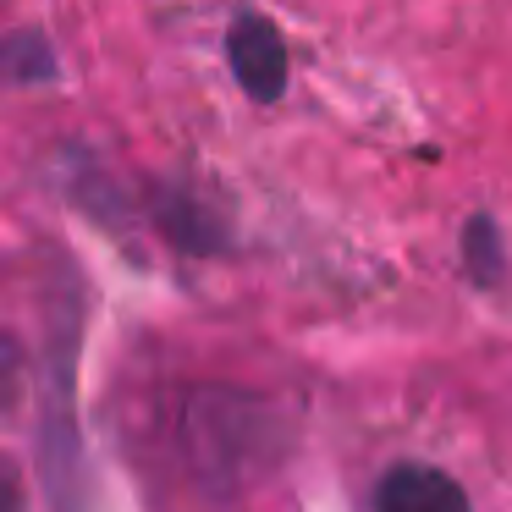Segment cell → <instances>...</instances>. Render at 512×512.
<instances>
[{"label":"cell","instance_id":"obj_4","mask_svg":"<svg viewBox=\"0 0 512 512\" xmlns=\"http://www.w3.org/2000/svg\"><path fill=\"white\" fill-rule=\"evenodd\" d=\"M17 375H23V347H17L12 331L0 325V413L12 408V397H17Z\"/></svg>","mask_w":512,"mask_h":512},{"label":"cell","instance_id":"obj_1","mask_svg":"<svg viewBox=\"0 0 512 512\" xmlns=\"http://www.w3.org/2000/svg\"><path fill=\"white\" fill-rule=\"evenodd\" d=\"M226 61L232 78L248 89V100L270 105L287 89V45H281L276 23L259 12H237V23L226 28Z\"/></svg>","mask_w":512,"mask_h":512},{"label":"cell","instance_id":"obj_5","mask_svg":"<svg viewBox=\"0 0 512 512\" xmlns=\"http://www.w3.org/2000/svg\"><path fill=\"white\" fill-rule=\"evenodd\" d=\"M0 512H23V490H17V474L0 463Z\"/></svg>","mask_w":512,"mask_h":512},{"label":"cell","instance_id":"obj_3","mask_svg":"<svg viewBox=\"0 0 512 512\" xmlns=\"http://www.w3.org/2000/svg\"><path fill=\"white\" fill-rule=\"evenodd\" d=\"M463 259H468V276H474L479 287H490V281L501 276V237H496V226H490L485 215H474V221H468Z\"/></svg>","mask_w":512,"mask_h":512},{"label":"cell","instance_id":"obj_2","mask_svg":"<svg viewBox=\"0 0 512 512\" xmlns=\"http://www.w3.org/2000/svg\"><path fill=\"white\" fill-rule=\"evenodd\" d=\"M375 512H474L468 490L430 463H397L375 479Z\"/></svg>","mask_w":512,"mask_h":512}]
</instances>
